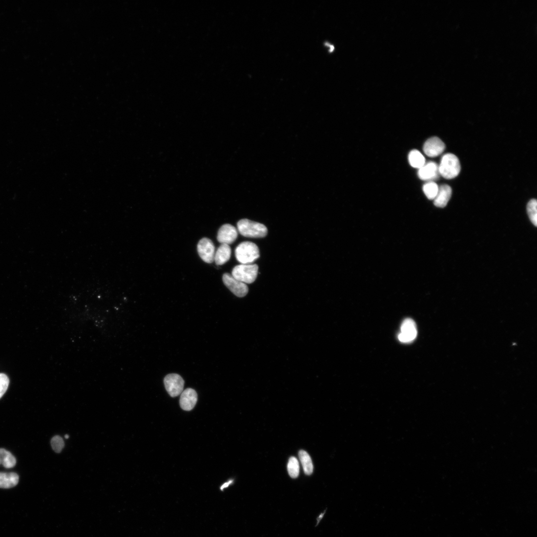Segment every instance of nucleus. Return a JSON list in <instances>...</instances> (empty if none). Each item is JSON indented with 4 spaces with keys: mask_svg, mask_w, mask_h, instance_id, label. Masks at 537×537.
<instances>
[{
    "mask_svg": "<svg viewBox=\"0 0 537 537\" xmlns=\"http://www.w3.org/2000/svg\"><path fill=\"white\" fill-rule=\"evenodd\" d=\"M235 257L241 264H251L260 257L258 247L251 242L241 243L235 250Z\"/></svg>",
    "mask_w": 537,
    "mask_h": 537,
    "instance_id": "obj_2",
    "label": "nucleus"
},
{
    "mask_svg": "<svg viewBox=\"0 0 537 537\" xmlns=\"http://www.w3.org/2000/svg\"><path fill=\"white\" fill-rule=\"evenodd\" d=\"M232 480H230L228 482L225 483V484L223 485V486L221 487V490L223 491L225 488H227L229 486L230 483H232Z\"/></svg>",
    "mask_w": 537,
    "mask_h": 537,
    "instance_id": "obj_24",
    "label": "nucleus"
},
{
    "mask_svg": "<svg viewBox=\"0 0 537 537\" xmlns=\"http://www.w3.org/2000/svg\"><path fill=\"white\" fill-rule=\"evenodd\" d=\"M409 160L411 165L415 168L420 169L425 164L424 157L417 150H412L410 153Z\"/></svg>",
    "mask_w": 537,
    "mask_h": 537,
    "instance_id": "obj_18",
    "label": "nucleus"
},
{
    "mask_svg": "<svg viewBox=\"0 0 537 537\" xmlns=\"http://www.w3.org/2000/svg\"><path fill=\"white\" fill-rule=\"evenodd\" d=\"M52 448L57 453H61L64 447V442L62 438L60 436H54L51 440Z\"/></svg>",
    "mask_w": 537,
    "mask_h": 537,
    "instance_id": "obj_22",
    "label": "nucleus"
},
{
    "mask_svg": "<svg viewBox=\"0 0 537 537\" xmlns=\"http://www.w3.org/2000/svg\"><path fill=\"white\" fill-rule=\"evenodd\" d=\"M231 249L229 245L222 244L215 253L214 261L217 265H223L231 257Z\"/></svg>",
    "mask_w": 537,
    "mask_h": 537,
    "instance_id": "obj_15",
    "label": "nucleus"
},
{
    "mask_svg": "<svg viewBox=\"0 0 537 537\" xmlns=\"http://www.w3.org/2000/svg\"><path fill=\"white\" fill-rule=\"evenodd\" d=\"M198 252L201 259L206 263H212L214 261L215 247L212 241L207 238H202L197 247Z\"/></svg>",
    "mask_w": 537,
    "mask_h": 537,
    "instance_id": "obj_8",
    "label": "nucleus"
},
{
    "mask_svg": "<svg viewBox=\"0 0 537 537\" xmlns=\"http://www.w3.org/2000/svg\"><path fill=\"white\" fill-rule=\"evenodd\" d=\"M440 175L447 179L457 177L461 171L460 161L457 157L451 153L444 155L438 165Z\"/></svg>",
    "mask_w": 537,
    "mask_h": 537,
    "instance_id": "obj_1",
    "label": "nucleus"
},
{
    "mask_svg": "<svg viewBox=\"0 0 537 537\" xmlns=\"http://www.w3.org/2000/svg\"><path fill=\"white\" fill-rule=\"evenodd\" d=\"M16 464L15 456L9 451L0 449V465L7 469L12 468Z\"/></svg>",
    "mask_w": 537,
    "mask_h": 537,
    "instance_id": "obj_16",
    "label": "nucleus"
},
{
    "mask_svg": "<svg viewBox=\"0 0 537 537\" xmlns=\"http://www.w3.org/2000/svg\"><path fill=\"white\" fill-rule=\"evenodd\" d=\"M419 178L424 181L434 182L439 177L438 165L434 162L425 164L419 169L418 173Z\"/></svg>",
    "mask_w": 537,
    "mask_h": 537,
    "instance_id": "obj_12",
    "label": "nucleus"
},
{
    "mask_svg": "<svg viewBox=\"0 0 537 537\" xmlns=\"http://www.w3.org/2000/svg\"><path fill=\"white\" fill-rule=\"evenodd\" d=\"M164 383L167 392L172 397L178 396L183 392L184 381L178 374L167 375L164 379Z\"/></svg>",
    "mask_w": 537,
    "mask_h": 537,
    "instance_id": "obj_5",
    "label": "nucleus"
},
{
    "mask_svg": "<svg viewBox=\"0 0 537 537\" xmlns=\"http://www.w3.org/2000/svg\"><path fill=\"white\" fill-rule=\"evenodd\" d=\"M452 189L447 185H442L439 187L437 195L434 201V204L439 207H444L448 203L452 196Z\"/></svg>",
    "mask_w": 537,
    "mask_h": 537,
    "instance_id": "obj_13",
    "label": "nucleus"
},
{
    "mask_svg": "<svg viewBox=\"0 0 537 537\" xmlns=\"http://www.w3.org/2000/svg\"><path fill=\"white\" fill-rule=\"evenodd\" d=\"M417 335V328L414 320L411 318L405 319L401 327L399 340L403 343H410L416 338Z\"/></svg>",
    "mask_w": 537,
    "mask_h": 537,
    "instance_id": "obj_7",
    "label": "nucleus"
},
{
    "mask_svg": "<svg viewBox=\"0 0 537 537\" xmlns=\"http://www.w3.org/2000/svg\"><path fill=\"white\" fill-rule=\"evenodd\" d=\"M299 455L305 473L307 475H311L313 470V466L310 455L304 450H301Z\"/></svg>",
    "mask_w": 537,
    "mask_h": 537,
    "instance_id": "obj_17",
    "label": "nucleus"
},
{
    "mask_svg": "<svg viewBox=\"0 0 537 537\" xmlns=\"http://www.w3.org/2000/svg\"><path fill=\"white\" fill-rule=\"evenodd\" d=\"M537 202L536 200L532 199L528 203L527 206V210L529 218L532 223L535 226H537Z\"/></svg>",
    "mask_w": 537,
    "mask_h": 537,
    "instance_id": "obj_21",
    "label": "nucleus"
},
{
    "mask_svg": "<svg viewBox=\"0 0 537 537\" xmlns=\"http://www.w3.org/2000/svg\"><path fill=\"white\" fill-rule=\"evenodd\" d=\"M19 476L14 473H0V488L11 489L16 487L19 482Z\"/></svg>",
    "mask_w": 537,
    "mask_h": 537,
    "instance_id": "obj_14",
    "label": "nucleus"
},
{
    "mask_svg": "<svg viewBox=\"0 0 537 537\" xmlns=\"http://www.w3.org/2000/svg\"><path fill=\"white\" fill-rule=\"evenodd\" d=\"M288 471L289 476L293 478L298 477L300 473V465L298 459L291 456L288 464Z\"/></svg>",
    "mask_w": 537,
    "mask_h": 537,
    "instance_id": "obj_20",
    "label": "nucleus"
},
{
    "mask_svg": "<svg viewBox=\"0 0 537 537\" xmlns=\"http://www.w3.org/2000/svg\"><path fill=\"white\" fill-rule=\"evenodd\" d=\"M324 515H325V513H324L323 514H321V515H320V516H319V517H318V519H317V524H318V523H319V522H320V520H321V519H322V518H323V517H324Z\"/></svg>",
    "mask_w": 537,
    "mask_h": 537,
    "instance_id": "obj_25",
    "label": "nucleus"
},
{
    "mask_svg": "<svg viewBox=\"0 0 537 537\" xmlns=\"http://www.w3.org/2000/svg\"><path fill=\"white\" fill-rule=\"evenodd\" d=\"M9 379L6 374L0 373V398L6 392L9 385Z\"/></svg>",
    "mask_w": 537,
    "mask_h": 537,
    "instance_id": "obj_23",
    "label": "nucleus"
},
{
    "mask_svg": "<svg viewBox=\"0 0 537 537\" xmlns=\"http://www.w3.org/2000/svg\"><path fill=\"white\" fill-rule=\"evenodd\" d=\"M445 149V144L437 137L428 139L423 146L425 154L430 157H435L440 155Z\"/></svg>",
    "mask_w": 537,
    "mask_h": 537,
    "instance_id": "obj_9",
    "label": "nucleus"
},
{
    "mask_svg": "<svg viewBox=\"0 0 537 537\" xmlns=\"http://www.w3.org/2000/svg\"><path fill=\"white\" fill-rule=\"evenodd\" d=\"M69 435H65V438L66 439H68V438H69Z\"/></svg>",
    "mask_w": 537,
    "mask_h": 537,
    "instance_id": "obj_26",
    "label": "nucleus"
},
{
    "mask_svg": "<svg viewBox=\"0 0 537 537\" xmlns=\"http://www.w3.org/2000/svg\"><path fill=\"white\" fill-rule=\"evenodd\" d=\"M439 190L438 186L434 182H428L423 186V192L429 200H434Z\"/></svg>",
    "mask_w": 537,
    "mask_h": 537,
    "instance_id": "obj_19",
    "label": "nucleus"
},
{
    "mask_svg": "<svg viewBox=\"0 0 537 537\" xmlns=\"http://www.w3.org/2000/svg\"><path fill=\"white\" fill-rule=\"evenodd\" d=\"M238 232L236 228L229 224L223 225L219 229L217 239L222 244L230 245L236 240Z\"/></svg>",
    "mask_w": 537,
    "mask_h": 537,
    "instance_id": "obj_11",
    "label": "nucleus"
},
{
    "mask_svg": "<svg viewBox=\"0 0 537 537\" xmlns=\"http://www.w3.org/2000/svg\"><path fill=\"white\" fill-rule=\"evenodd\" d=\"M258 268L256 264L239 265L234 267L231 275L236 280L246 284H252L257 277Z\"/></svg>",
    "mask_w": 537,
    "mask_h": 537,
    "instance_id": "obj_4",
    "label": "nucleus"
},
{
    "mask_svg": "<svg viewBox=\"0 0 537 537\" xmlns=\"http://www.w3.org/2000/svg\"><path fill=\"white\" fill-rule=\"evenodd\" d=\"M223 280L228 289L238 297H244L248 292L247 284L236 280L228 273L224 274Z\"/></svg>",
    "mask_w": 537,
    "mask_h": 537,
    "instance_id": "obj_6",
    "label": "nucleus"
},
{
    "mask_svg": "<svg viewBox=\"0 0 537 537\" xmlns=\"http://www.w3.org/2000/svg\"><path fill=\"white\" fill-rule=\"evenodd\" d=\"M237 226L239 233L246 237L263 238L268 233L265 226L248 219L239 221Z\"/></svg>",
    "mask_w": 537,
    "mask_h": 537,
    "instance_id": "obj_3",
    "label": "nucleus"
},
{
    "mask_svg": "<svg viewBox=\"0 0 537 537\" xmlns=\"http://www.w3.org/2000/svg\"><path fill=\"white\" fill-rule=\"evenodd\" d=\"M198 401V394L195 390L188 388L181 393L180 399V405L182 409L186 411H190L195 407Z\"/></svg>",
    "mask_w": 537,
    "mask_h": 537,
    "instance_id": "obj_10",
    "label": "nucleus"
}]
</instances>
